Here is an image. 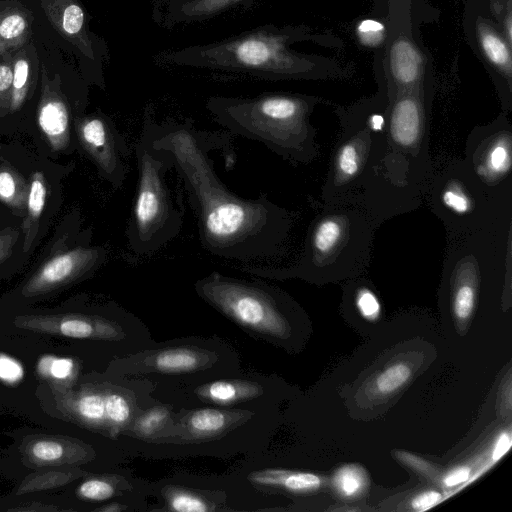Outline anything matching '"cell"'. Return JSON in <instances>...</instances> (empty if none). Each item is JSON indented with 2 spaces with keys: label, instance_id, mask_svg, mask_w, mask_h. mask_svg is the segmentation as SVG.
Instances as JSON below:
<instances>
[{
  "label": "cell",
  "instance_id": "cell-30",
  "mask_svg": "<svg viewBox=\"0 0 512 512\" xmlns=\"http://www.w3.org/2000/svg\"><path fill=\"white\" fill-rule=\"evenodd\" d=\"M352 292L351 296L359 314L368 321L378 320L382 307L375 291L369 285L360 281L353 287Z\"/></svg>",
  "mask_w": 512,
  "mask_h": 512
},
{
  "label": "cell",
  "instance_id": "cell-37",
  "mask_svg": "<svg viewBox=\"0 0 512 512\" xmlns=\"http://www.w3.org/2000/svg\"><path fill=\"white\" fill-rule=\"evenodd\" d=\"M16 182L9 171H0V198L10 202L16 195Z\"/></svg>",
  "mask_w": 512,
  "mask_h": 512
},
{
  "label": "cell",
  "instance_id": "cell-1",
  "mask_svg": "<svg viewBox=\"0 0 512 512\" xmlns=\"http://www.w3.org/2000/svg\"><path fill=\"white\" fill-rule=\"evenodd\" d=\"M152 146L166 151L187 193L198 236L210 254L226 260L252 262L286 254L295 221L291 211L269 199L237 195L218 177L210 157L217 150L225 169L236 161L231 133L207 131L189 119L151 117Z\"/></svg>",
  "mask_w": 512,
  "mask_h": 512
},
{
  "label": "cell",
  "instance_id": "cell-33",
  "mask_svg": "<svg viewBox=\"0 0 512 512\" xmlns=\"http://www.w3.org/2000/svg\"><path fill=\"white\" fill-rule=\"evenodd\" d=\"M47 189L44 177L36 173L30 184L28 195V220L30 222L40 217L46 202Z\"/></svg>",
  "mask_w": 512,
  "mask_h": 512
},
{
  "label": "cell",
  "instance_id": "cell-22",
  "mask_svg": "<svg viewBox=\"0 0 512 512\" xmlns=\"http://www.w3.org/2000/svg\"><path fill=\"white\" fill-rule=\"evenodd\" d=\"M262 391L261 385L256 382L220 380L199 387L196 394L203 401L229 405L256 398Z\"/></svg>",
  "mask_w": 512,
  "mask_h": 512
},
{
  "label": "cell",
  "instance_id": "cell-14",
  "mask_svg": "<svg viewBox=\"0 0 512 512\" xmlns=\"http://www.w3.org/2000/svg\"><path fill=\"white\" fill-rule=\"evenodd\" d=\"M101 247H77L47 261L25 284L23 295L33 297L50 292L73 279L90 273L106 259Z\"/></svg>",
  "mask_w": 512,
  "mask_h": 512
},
{
  "label": "cell",
  "instance_id": "cell-17",
  "mask_svg": "<svg viewBox=\"0 0 512 512\" xmlns=\"http://www.w3.org/2000/svg\"><path fill=\"white\" fill-rule=\"evenodd\" d=\"M212 361L209 351L196 346H173L143 354L135 362L139 371L189 373L204 368ZM135 364V365H136Z\"/></svg>",
  "mask_w": 512,
  "mask_h": 512
},
{
  "label": "cell",
  "instance_id": "cell-6",
  "mask_svg": "<svg viewBox=\"0 0 512 512\" xmlns=\"http://www.w3.org/2000/svg\"><path fill=\"white\" fill-rule=\"evenodd\" d=\"M292 39L289 31L265 25L218 42L168 52L163 58L179 66L276 80L306 71L302 58L288 49Z\"/></svg>",
  "mask_w": 512,
  "mask_h": 512
},
{
  "label": "cell",
  "instance_id": "cell-9",
  "mask_svg": "<svg viewBox=\"0 0 512 512\" xmlns=\"http://www.w3.org/2000/svg\"><path fill=\"white\" fill-rule=\"evenodd\" d=\"M196 293L227 318L260 336L283 338L289 330L277 288L213 271L195 283Z\"/></svg>",
  "mask_w": 512,
  "mask_h": 512
},
{
  "label": "cell",
  "instance_id": "cell-3",
  "mask_svg": "<svg viewBox=\"0 0 512 512\" xmlns=\"http://www.w3.org/2000/svg\"><path fill=\"white\" fill-rule=\"evenodd\" d=\"M376 225L359 205H323L311 220L298 257L288 266H246L249 274L324 283L360 275L370 264Z\"/></svg>",
  "mask_w": 512,
  "mask_h": 512
},
{
  "label": "cell",
  "instance_id": "cell-34",
  "mask_svg": "<svg viewBox=\"0 0 512 512\" xmlns=\"http://www.w3.org/2000/svg\"><path fill=\"white\" fill-rule=\"evenodd\" d=\"M384 27L375 20H364L358 25L360 40L369 46L377 45L383 38Z\"/></svg>",
  "mask_w": 512,
  "mask_h": 512
},
{
  "label": "cell",
  "instance_id": "cell-19",
  "mask_svg": "<svg viewBox=\"0 0 512 512\" xmlns=\"http://www.w3.org/2000/svg\"><path fill=\"white\" fill-rule=\"evenodd\" d=\"M249 481L261 488L282 489L291 493L306 494L321 488L323 479L311 472L266 468L253 471Z\"/></svg>",
  "mask_w": 512,
  "mask_h": 512
},
{
  "label": "cell",
  "instance_id": "cell-2",
  "mask_svg": "<svg viewBox=\"0 0 512 512\" xmlns=\"http://www.w3.org/2000/svg\"><path fill=\"white\" fill-rule=\"evenodd\" d=\"M429 131L428 106L420 93L395 92L388 104L381 156L355 202L377 228L417 209L424 200L435 169Z\"/></svg>",
  "mask_w": 512,
  "mask_h": 512
},
{
  "label": "cell",
  "instance_id": "cell-13",
  "mask_svg": "<svg viewBox=\"0 0 512 512\" xmlns=\"http://www.w3.org/2000/svg\"><path fill=\"white\" fill-rule=\"evenodd\" d=\"M18 328L77 339L118 340L123 332L116 322L98 315L32 314L15 318Z\"/></svg>",
  "mask_w": 512,
  "mask_h": 512
},
{
  "label": "cell",
  "instance_id": "cell-31",
  "mask_svg": "<svg viewBox=\"0 0 512 512\" xmlns=\"http://www.w3.org/2000/svg\"><path fill=\"white\" fill-rule=\"evenodd\" d=\"M170 413L165 407H154L142 414L134 423L133 432L141 437H150L168 421Z\"/></svg>",
  "mask_w": 512,
  "mask_h": 512
},
{
  "label": "cell",
  "instance_id": "cell-25",
  "mask_svg": "<svg viewBox=\"0 0 512 512\" xmlns=\"http://www.w3.org/2000/svg\"><path fill=\"white\" fill-rule=\"evenodd\" d=\"M332 486L338 496L345 499L361 497L369 487L366 470L357 464L339 467L332 477Z\"/></svg>",
  "mask_w": 512,
  "mask_h": 512
},
{
  "label": "cell",
  "instance_id": "cell-40",
  "mask_svg": "<svg viewBox=\"0 0 512 512\" xmlns=\"http://www.w3.org/2000/svg\"><path fill=\"white\" fill-rule=\"evenodd\" d=\"M123 509H125V507L121 506L118 503H110L108 505H105V506H102V507L96 509V511H101V512H117V511H122Z\"/></svg>",
  "mask_w": 512,
  "mask_h": 512
},
{
  "label": "cell",
  "instance_id": "cell-12",
  "mask_svg": "<svg viewBox=\"0 0 512 512\" xmlns=\"http://www.w3.org/2000/svg\"><path fill=\"white\" fill-rule=\"evenodd\" d=\"M79 136L100 173L115 189L120 188L126 180L129 149L115 124L95 113L80 121Z\"/></svg>",
  "mask_w": 512,
  "mask_h": 512
},
{
  "label": "cell",
  "instance_id": "cell-36",
  "mask_svg": "<svg viewBox=\"0 0 512 512\" xmlns=\"http://www.w3.org/2000/svg\"><path fill=\"white\" fill-rule=\"evenodd\" d=\"M471 475V470L467 466H457L442 477L441 483L444 487L452 488L466 482Z\"/></svg>",
  "mask_w": 512,
  "mask_h": 512
},
{
  "label": "cell",
  "instance_id": "cell-21",
  "mask_svg": "<svg viewBox=\"0 0 512 512\" xmlns=\"http://www.w3.org/2000/svg\"><path fill=\"white\" fill-rule=\"evenodd\" d=\"M64 410L75 421L96 430H107L105 391L86 389L67 394Z\"/></svg>",
  "mask_w": 512,
  "mask_h": 512
},
{
  "label": "cell",
  "instance_id": "cell-11",
  "mask_svg": "<svg viewBox=\"0 0 512 512\" xmlns=\"http://www.w3.org/2000/svg\"><path fill=\"white\" fill-rule=\"evenodd\" d=\"M462 160L489 194L512 198V126L506 115L470 131Z\"/></svg>",
  "mask_w": 512,
  "mask_h": 512
},
{
  "label": "cell",
  "instance_id": "cell-39",
  "mask_svg": "<svg viewBox=\"0 0 512 512\" xmlns=\"http://www.w3.org/2000/svg\"><path fill=\"white\" fill-rule=\"evenodd\" d=\"M57 510V508L53 507V506H47V505H44V504H38V506H32L29 504V506H23V507H17V508H12L10 510L12 511H51V510Z\"/></svg>",
  "mask_w": 512,
  "mask_h": 512
},
{
  "label": "cell",
  "instance_id": "cell-15",
  "mask_svg": "<svg viewBox=\"0 0 512 512\" xmlns=\"http://www.w3.org/2000/svg\"><path fill=\"white\" fill-rule=\"evenodd\" d=\"M38 0H0V53L33 40L40 23Z\"/></svg>",
  "mask_w": 512,
  "mask_h": 512
},
{
  "label": "cell",
  "instance_id": "cell-8",
  "mask_svg": "<svg viewBox=\"0 0 512 512\" xmlns=\"http://www.w3.org/2000/svg\"><path fill=\"white\" fill-rule=\"evenodd\" d=\"M425 199L443 223L447 239L512 221V198L489 194L462 159H453L434 169Z\"/></svg>",
  "mask_w": 512,
  "mask_h": 512
},
{
  "label": "cell",
  "instance_id": "cell-26",
  "mask_svg": "<svg viewBox=\"0 0 512 512\" xmlns=\"http://www.w3.org/2000/svg\"><path fill=\"white\" fill-rule=\"evenodd\" d=\"M83 474V471L77 469H57L35 473L27 477L20 484L16 494L23 495L31 492L57 488L68 484Z\"/></svg>",
  "mask_w": 512,
  "mask_h": 512
},
{
  "label": "cell",
  "instance_id": "cell-4",
  "mask_svg": "<svg viewBox=\"0 0 512 512\" xmlns=\"http://www.w3.org/2000/svg\"><path fill=\"white\" fill-rule=\"evenodd\" d=\"M311 97L266 93L256 97L212 96L206 109L229 133L264 144L290 162L309 164L320 153L317 130L310 123Z\"/></svg>",
  "mask_w": 512,
  "mask_h": 512
},
{
  "label": "cell",
  "instance_id": "cell-5",
  "mask_svg": "<svg viewBox=\"0 0 512 512\" xmlns=\"http://www.w3.org/2000/svg\"><path fill=\"white\" fill-rule=\"evenodd\" d=\"M152 115L147 106L135 145L138 179L125 232L130 251L139 256L151 255L174 239L182 229L185 212L182 192H174L167 179L173 161L166 151L152 146Z\"/></svg>",
  "mask_w": 512,
  "mask_h": 512
},
{
  "label": "cell",
  "instance_id": "cell-24",
  "mask_svg": "<svg viewBox=\"0 0 512 512\" xmlns=\"http://www.w3.org/2000/svg\"><path fill=\"white\" fill-rule=\"evenodd\" d=\"M477 36L483 54L504 76H511V51L508 43L491 26L477 24Z\"/></svg>",
  "mask_w": 512,
  "mask_h": 512
},
{
  "label": "cell",
  "instance_id": "cell-38",
  "mask_svg": "<svg viewBox=\"0 0 512 512\" xmlns=\"http://www.w3.org/2000/svg\"><path fill=\"white\" fill-rule=\"evenodd\" d=\"M511 437L509 433H502L498 436L493 447L492 458L494 461L500 459L510 448Z\"/></svg>",
  "mask_w": 512,
  "mask_h": 512
},
{
  "label": "cell",
  "instance_id": "cell-27",
  "mask_svg": "<svg viewBox=\"0 0 512 512\" xmlns=\"http://www.w3.org/2000/svg\"><path fill=\"white\" fill-rule=\"evenodd\" d=\"M412 369L407 363L395 362L382 370L372 382L377 395L388 396L401 389L411 378Z\"/></svg>",
  "mask_w": 512,
  "mask_h": 512
},
{
  "label": "cell",
  "instance_id": "cell-7",
  "mask_svg": "<svg viewBox=\"0 0 512 512\" xmlns=\"http://www.w3.org/2000/svg\"><path fill=\"white\" fill-rule=\"evenodd\" d=\"M388 104L375 101L338 112L341 131L321 189L323 205L356 202L381 156Z\"/></svg>",
  "mask_w": 512,
  "mask_h": 512
},
{
  "label": "cell",
  "instance_id": "cell-18",
  "mask_svg": "<svg viewBox=\"0 0 512 512\" xmlns=\"http://www.w3.org/2000/svg\"><path fill=\"white\" fill-rule=\"evenodd\" d=\"M248 415L245 411L216 408L195 410L184 419L185 434L188 439L194 440L214 438L231 429Z\"/></svg>",
  "mask_w": 512,
  "mask_h": 512
},
{
  "label": "cell",
  "instance_id": "cell-23",
  "mask_svg": "<svg viewBox=\"0 0 512 512\" xmlns=\"http://www.w3.org/2000/svg\"><path fill=\"white\" fill-rule=\"evenodd\" d=\"M246 0H178L170 6L169 17L176 22L203 20Z\"/></svg>",
  "mask_w": 512,
  "mask_h": 512
},
{
  "label": "cell",
  "instance_id": "cell-35",
  "mask_svg": "<svg viewBox=\"0 0 512 512\" xmlns=\"http://www.w3.org/2000/svg\"><path fill=\"white\" fill-rule=\"evenodd\" d=\"M442 500V494L436 490H427L417 494L411 501V507L415 511L428 510Z\"/></svg>",
  "mask_w": 512,
  "mask_h": 512
},
{
  "label": "cell",
  "instance_id": "cell-32",
  "mask_svg": "<svg viewBox=\"0 0 512 512\" xmlns=\"http://www.w3.org/2000/svg\"><path fill=\"white\" fill-rule=\"evenodd\" d=\"M116 493L115 485L106 478H90L77 488V495L87 501H104Z\"/></svg>",
  "mask_w": 512,
  "mask_h": 512
},
{
  "label": "cell",
  "instance_id": "cell-10",
  "mask_svg": "<svg viewBox=\"0 0 512 512\" xmlns=\"http://www.w3.org/2000/svg\"><path fill=\"white\" fill-rule=\"evenodd\" d=\"M40 23L55 45L77 61L85 80L103 85V41L89 29L88 14L80 0H38Z\"/></svg>",
  "mask_w": 512,
  "mask_h": 512
},
{
  "label": "cell",
  "instance_id": "cell-29",
  "mask_svg": "<svg viewBox=\"0 0 512 512\" xmlns=\"http://www.w3.org/2000/svg\"><path fill=\"white\" fill-rule=\"evenodd\" d=\"M165 500L169 510L177 512H207L216 508L203 496L182 488H168Z\"/></svg>",
  "mask_w": 512,
  "mask_h": 512
},
{
  "label": "cell",
  "instance_id": "cell-16",
  "mask_svg": "<svg viewBox=\"0 0 512 512\" xmlns=\"http://www.w3.org/2000/svg\"><path fill=\"white\" fill-rule=\"evenodd\" d=\"M22 452L33 467L72 465L91 458V451L85 444L56 436L32 437L26 441Z\"/></svg>",
  "mask_w": 512,
  "mask_h": 512
},
{
  "label": "cell",
  "instance_id": "cell-28",
  "mask_svg": "<svg viewBox=\"0 0 512 512\" xmlns=\"http://www.w3.org/2000/svg\"><path fill=\"white\" fill-rule=\"evenodd\" d=\"M107 431L116 436L131 419V405L127 398L116 391H105Z\"/></svg>",
  "mask_w": 512,
  "mask_h": 512
},
{
  "label": "cell",
  "instance_id": "cell-20",
  "mask_svg": "<svg viewBox=\"0 0 512 512\" xmlns=\"http://www.w3.org/2000/svg\"><path fill=\"white\" fill-rule=\"evenodd\" d=\"M389 61L395 92L416 90L422 74V57L413 43L397 39L391 46Z\"/></svg>",
  "mask_w": 512,
  "mask_h": 512
}]
</instances>
